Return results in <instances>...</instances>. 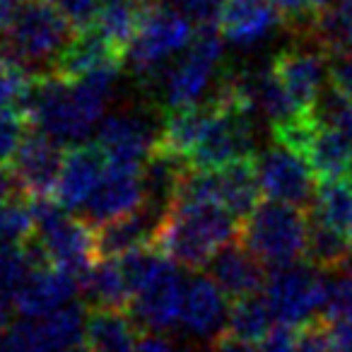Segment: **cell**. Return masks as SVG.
I'll list each match as a JSON object with an SVG mask.
<instances>
[{
	"label": "cell",
	"mask_w": 352,
	"mask_h": 352,
	"mask_svg": "<svg viewBox=\"0 0 352 352\" xmlns=\"http://www.w3.org/2000/svg\"><path fill=\"white\" fill-rule=\"evenodd\" d=\"M239 227L241 222L217 203L176 198L162 212L152 246L171 263L198 270L239 236Z\"/></svg>",
	"instance_id": "2"
},
{
	"label": "cell",
	"mask_w": 352,
	"mask_h": 352,
	"mask_svg": "<svg viewBox=\"0 0 352 352\" xmlns=\"http://www.w3.org/2000/svg\"><path fill=\"white\" fill-rule=\"evenodd\" d=\"M142 3H147V6H157L160 0H142Z\"/></svg>",
	"instance_id": "53"
},
{
	"label": "cell",
	"mask_w": 352,
	"mask_h": 352,
	"mask_svg": "<svg viewBox=\"0 0 352 352\" xmlns=\"http://www.w3.org/2000/svg\"><path fill=\"white\" fill-rule=\"evenodd\" d=\"M145 10L147 3L142 0H102L92 27L109 44L126 54L140 30Z\"/></svg>",
	"instance_id": "29"
},
{
	"label": "cell",
	"mask_w": 352,
	"mask_h": 352,
	"mask_svg": "<svg viewBox=\"0 0 352 352\" xmlns=\"http://www.w3.org/2000/svg\"><path fill=\"white\" fill-rule=\"evenodd\" d=\"M309 217L352 239V176L318 182Z\"/></svg>",
	"instance_id": "30"
},
{
	"label": "cell",
	"mask_w": 352,
	"mask_h": 352,
	"mask_svg": "<svg viewBox=\"0 0 352 352\" xmlns=\"http://www.w3.org/2000/svg\"><path fill=\"white\" fill-rule=\"evenodd\" d=\"M258 196L261 184L256 160H241L210 171L191 169L176 198L217 203L225 210H230L239 222H244L251 215V210L258 206Z\"/></svg>",
	"instance_id": "11"
},
{
	"label": "cell",
	"mask_w": 352,
	"mask_h": 352,
	"mask_svg": "<svg viewBox=\"0 0 352 352\" xmlns=\"http://www.w3.org/2000/svg\"><path fill=\"white\" fill-rule=\"evenodd\" d=\"M227 294L212 278H193L186 287L182 311V328L193 338H210L227 321Z\"/></svg>",
	"instance_id": "23"
},
{
	"label": "cell",
	"mask_w": 352,
	"mask_h": 352,
	"mask_svg": "<svg viewBox=\"0 0 352 352\" xmlns=\"http://www.w3.org/2000/svg\"><path fill=\"white\" fill-rule=\"evenodd\" d=\"M109 160L97 142H78L63 155L58 184H56V201L65 210H80L89 203L97 191L99 182L107 174Z\"/></svg>",
	"instance_id": "17"
},
{
	"label": "cell",
	"mask_w": 352,
	"mask_h": 352,
	"mask_svg": "<svg viewBox=\"0 0 352 352\" xmlns=\"http://www.w3.org/2000/svg\"><path fill=\"white\" fill-rule=\"evenodd\" d=\"M135 352H179L176 345L169 340V338H162V336H147L138 342Z\"/></svg>",
	"instance_id": "46"
},
{
	"label": "cell",
	"mask_w": 352,
	"mask_h": 352,
	"mask_svg": "<svg viewBox=\"0 0 352 352\" xmlns=\"http://www.w3.org/2000/svg\"><path fill=\"white\" fill-rule=\"evenodd\" d=\"M32 210L36 220L34 244L44 261L82 280L99 258L94 227L70 217L68 210L51 198H32Z\"/></svg>",
	"instance_id": "6"
},
{
	"label": "cell",
	"mask_w": 352,
	"mask_h": 352,
	"mask_svg": "<svg viewBox=\"0 0 352 352\" xmlns=\"http://www.w3.org/2000/svg\"><path fill=\"white\" fill-rule=\"evenodd\" d=\"M283 12L273 0H225L220 15V32L236 49H256L278 32Z\"/></svg>",
	"instance_id": "18"
},
{
	"label": "cell",
	"mask_w": 352,
	"mask_h": 352,
	"mask_svg": "<svg viewBox=\"0 0 352 352\" xmlns=\"http://www.w3.org/2000/svg\"><path fill=\"white\" fill-rule=\"evenodd\" d=\"M342 268H345V273H350V275H352V239H350V254H347L345 265H342Z\"/></svg>",
	"instance_id": "51"
},
{
	"label": "cell",
	"mask_w": 352,
	"mask_h": 352,
	"mask_svg": "<svg viewBox=\"0 0 352 352\" xmlns=\"http://www.w3.org/2000/svg\"><path fill=\"white\" fill-rule=\"evenodd\" d=\"M208 107L210 113L186 160L188 166L196 171H210L232 162L256 160V128L251 111L227 107L215 99H208Z\"/></svg>",
	"instance_id": "9"
},
{
	"label": "cell",
	"mask_w": 352,
	"mask_h": 352,
	"mask_svg": "<svg viewBox=\"0 0 352 352\" xmlns=\"http://www.w3.org/2000/svg\"><path fill=\"white\" fill-rule=\"evenodd\" d=\"M244 244H230L212 258L210 278L220 285V289L232 299L251 297L265 287V268Z\"/></svg>",
	"instance_id": "22"
},
{
	"label": "cell",
	"mask_w": 352,
	"mask_h": 352,
	"mask_svg": "<svg viewBox=\"0 0 352 352\" xmlns=\"http://www.w3.org/2000/svg\"><path fill=\"white\" fill-rule=\"evenodd\" d=\"M258 352H297V338L287 326H278L261 340Z\"/></svg>",
	"instance_id": "44"
},
{
	"label": "cell",
	"mask_w": 352,
	"mask_h": 352,
	"mask_svg": "<svg viewBox=\"0 0 352 352\" xmlns=\"http://www.w3.org/2000/svg\"><path fill=\"white\" fill-rule=\"evenodd\" d=\"M15 8H17V0H0V30L10 22Z\"/></svg>",
	"instance_id": "48"
},
{
	"label": "cell",
	"mask_w": 352,
	"mask_h": 352,
	"mask_svg": "<svg viewBox=\"0 0 352 352\" xmlns=\"http://www.w3.org/2000/svg\"><path fill=\"white\" fill-rule=\"evenodd\" d=\"M78 34L51 0H22L0 30V54L22 68H54L56 58Z\"/></svg>",
	"instance_id": "4"
},
{
	"label": "cell",
	"mask_w": 352,
	"mask_h": 352,
	"mask_svg": "<svg viewBox=\"0 0 352 352\" xmlns=\"http://www.w3.org/2000/svg\"><path fill=\"white\" fill-rule=\"evenodd\" d=\"M342 3H345V0H311V8H314L316 15H321V12L333 10V8L342 6Z\"/></svg>",
	"instance_id": "49"
},
{
	"label": "cell",
	"mask_w": 352,
	"mask_h": 352,
	"mask_svg": "<svg viewBox=\"0 0 352 352\" xmlns=\"http://www.w3.org/2000/svg\"><path fill=\"white\" fill-rule=\"evenodd\" d=\"M323 318L331 326H352V275L350 273L328 283Z\"/></svg>",
	"instance_id": "38"
},
{
	"label": "cell",
	"mask_w": 352,
	"mask_h": 352,
	"mask_svg": "<svg viewBox=\"0 0 352 352\" xmlns=\"http://www.w3.org/2000/svg\"><path fill=\"white\" fill-rule=\"evenodd\" d=\"M85 342L89 352H135L138 326L118 309H92Z\"/></svg>",
	"instance_id": "27"
},
{
	"label": "cell",
	"mask_w": 352,
	"mask_h": 352,
	"mask_svg": "<svg viewBox=\"0 0 352 352\" xmlns=\"http://www.w3.org/2000/svg\"><path fill=\"white\" fill-rule=\"evenodd\" d=\"M22 326L34 352H70L82 345L87 316L82 307L68 304L44 318H25Z\"/></svg>",
	"instance_id": "20"
},
{
	"label": "cell",
	"mask_w": 352,
	"mask_h": 352,
	"mask_svg": "<svg viewBox=\"0 0 352 352\" xmlns=\"http://www.w3.org/2000/svg\"><path fill=\"white\" fill-rule=\"evenodd\" d=\"M171 3L198 27H215L225 8V0H171Z\"/></svg>",
	"instance_id": "40"
},
{
	"label": "cell",
	"mask_w": 352,
	"mask_h": 352,
	"mask_svg": "<svg viewBox=\"0 0 352 352\" xmlns=\"http://www.w3.org/2000/svg\"><path fill=\"white\" fill-rule=\"evenodd\" d=\"M261 191L268 201H280L287 206L307 208L316 196V176L309 162L289 147L273 142L268 150L256 157Z\"/></svg>",
	"instance_id": "12"
},
{
	"label": "cell",
	"mask_w": 352,
	"mask_h": 352,
	"mask_svg": "<svg viewBox=\"0 0 352 352\" xmlns=\"http://www.w3.org/2000/svg\"><path fill=\"white\" fill-rule=\"evenodd\" d=\"M328 58L331 54L314 39H304V44L287 46L275 56V73L299 107V111H311L316 99L326 89L323 82H328Z\"/></svg>",
	"instance_id": "13"
},
{
	"label": "cell",
	"mask_w": 352,
	"mask_h": 352,
	"mask_svg": "<svg viewBox=\"0 0 352 352\" xmlns=\"http://www.w3.org/2000/svg\"><path fill=\"white\" fill-rule=\"evenodd\" d=\"M99 3L102 0H51V6L70 22L78 32L89 30L97 17Z\"/></svg>",
	"instance_id": "41"
},
{
	"label": "cell",
	"mask_w": 352,
	"mask_h": 352,
	"mask_svg": "<svg viewBox=\"0 0 352 352\" xmlns=\"http://www.w3.org/2000/svg\"><path fill=\"white\" fill-rule=\"evenodd\" d=\"M30 85L27 70L0 54V109H20Z\"/></svg>",
	"instance_id": "37"
},
{
	"label": "cell",
	"mask_w": 352,
	"mask_h": 352,
	"mask_svg": "<svg viewBox=\"0 0 352 352\" xmlns=\"http://www.w3.org/2000/svg\"><path fill=\"white\" fill-rule=\"evenodd\" d=\"M208 352H256V350L251 347V342L241 340V338L232 336V333H222V336L212 338Z\"/></svg>",
	"instance_id": "45"
},
{
	"label": "cell",
	"mask_w": 352,
	"mask_h": 352,
	"mask_svg": "<svg viewBox=\"0 0 352 352\" xmlns=\"http://www.w3.org/2000/svg\"><path fill=\"white\" fill-rule=\"evenodd\" d=\"M80 289L87 294L94 309H123L133 302V289L118 258H99L80 280Z\"/></svg>",
	"instance_id": "28"
},
{
	"label": "cell",
	"mask_w": 352,
	"mask_h": 352,
	"mask_svg": "<svg viewBox=\"0 0 352 352\" xmlns=\"http://www.w3.org/2000/svg\"><path fill=\"white\" fill-rule=\"evenodd\" d=\"M145 203L147 196L145 184H142V169L109 164L97 191L85 206V217L92 227L107 225L111 220L142 210Z\"/></svg>",
	"instance_id": "16"
},
{
	"label": "cell",
	"mask_w": 352,
	"mask_h": 352,
	"mask_svg": "<svg viewBox=\"0 0 352 352\" xmlns=\"http://www.w3.org/2000/svg\"><path fill=\"white\" fill-rule=\"evenodd\" d=\"M188 171H191V166L186 164V160H182L179 155H171L164 147L157 145L150 160L142 164V184H145L147 206L162 215L176 201Z\"/></svg>",
	"instance_id": "25"
},
{
	"label": "cell",
	"mask_w": 352,
	"mask_h": 352,
	"mask_svg": "<svg viewBox=\"0 0 352 352\" xmlns=\"http://www.w3.org/2000/svg\"><path fill=\"white\" fill-rule=\"evenodd\" d=\"M123 273L133 289L135 321L150 331H169L182 321L186 287L182 273L155 246L121 256Z\"/></svg>",
	"instance_id": "3"
},
{
	"label": "cell",
	"mask_w": 352,
	"mask_h": 352,
	"mask_svg": "<svg viewBox=\"0 0 352 352\" xmlns=\"http://www.w3.org/2000/svg\"><path fill=\"white\" fill-rule=\"evenodd\" d=\"M225 58V36L215 27H198L191 46L179 58L169 63V68L160 78V92L166 107L186 109L196 107L203 94L210 89L217 68Z\"/></svg>",
	"instance_id": "8"
},
{
	"label": "cell",
	"mask_w": 352,
	"mask_h": 352,
	"mask_svg": "<svg viewBox=\"0 0 352 352\" xmlns=\"http://www.w3.org/2000/svg\"><path fill=\"white\" fill-rule=\"evenodd\" d=\"M97 145L107 155L109 164L142 169L160 145V135L140 113L121 111L102 118L97 128Z\"/></svg>",
	"instance_id": "14"
},
{
	"label": "cell",
	"mask_w": 352,
	"mask_h": 352,
	"mask_svg": "<svg viewBox=\"0 0 352 352\" xmlns=\"http://www.w3.org/2000/svg\"><path fill=\"white\" fill-rule=\"evenodd\" d=\"M60 142L44 133H30L12 160V182L22 196L49 198L58 184L60 164H63Z\"/></svg>",
	"instance_id": "15"
},
{
	"label": "cell",
	"mask_w": 352,
	"mask_h": 352,
	"mask_svg": "<svg viewBox=\"0 0 352 352\" xmlns=\"http://www.w3.org/2000/svg\"><path fill=\"white\" fill-rule=\"evenodd\" d=\"M123 51H118L113 44H109L99 32L82 30L73 36L63 54L56 58L54 73L65 80H80L97 70L107 68H121L123 65Z\"/></svg>",
	"instance_id": "21"
},
{
	"label": "cell",
	"mask_w": 352,
	"mask_h": 352,
	"mask_svg": "<svg viewBox=\"0 0 352 352\" xmlns=\"http://www.w3.org/2000/svg\"><path fill=\"white\" fill-rule=\"evenodd\" d=\"M30 128V118L22 109H0V169L12 164Z\"/></svg>",
	"instance_id": "36"
},
{
	"label": "cell",
	"mask_w": 352,
	"mask_h": 352,
	"mask_svg": "<svg viewBox=\"0 0 352 352\" xmlns=\"http://www.w3.org/2000/svg\"><path fill=\"white\" fill-rule=\"evenodd\" d=\"M263 297L280 326L302 328L323 314L328 283L323 280V270L304 261L275 268L265 280Z\"/></svg>",
	"instance_id": "10"
},
{
	"label": "cell",
	"mask_w": 352,
	"mask_h": 352,
	"mask_svg": "<svg viewBox=\"0 0 352 352\" xmlns=\"http://www.w3.org/2000/svg\"><path fill=\"white\" fill-rule=\"evenodd\" d=\"M311 116L316 118L318 126L323 128H336V131L350 133L352 135V99L340 94L328 85L316 99L311 109Z\"/></svg>",
	"instance_id": "35"
},
{
	"label": "cell",
	"mask_w": 352,
	"mask_h": 352,
	"mask_svg": "<svg viewBox=\"0 0 352 352\" xmlns=\"http://www.w3.org/2000/svg\"><path fill=\"white\" fill-rule=\"evenodd\" d=\"M15 186V182H12V176H8L6 171L0 169V198H6L8 191Z\"/></svg>",
	"instance_id": "50"
},
{
	"label": "cell",
	"mask_w": 352,
	"mask_h": 352,
	"mask_svg": "<svg viewBox=\"0 0 352 352\" xmlns=\"http://www.w3.org/2000/svg\"><path fill=\"white\" fill-rule=\"evenodd\" d=\"M294 338H297V352H338L333 328L326 318H316L307 326L294 328Z\"/></svg>",
	"instance_id": "39"
},
{
	"label": "cell",
	"mask_w": 352,
	"mask_h": 352,
	"mask_svg": "<svg viewBox=\"0 0 352 352\" xmlns=\"http://www.w3.org/2000/svg\"><path fill=\"white\" fill-rule=\"evenodd\" d=\"M309 212L280 201H265L241 222L239 241L265 265L283 268L307 256Z\"/></svg>",
	"instance_id": "5"
},
{
	"label": "cell",
	"mask_w": 352,
	"mask_h": 352,
	"mask_svg": "<svg viewBox=\"0 0 352 352\" xmlns=\"http://www.w3.org/2000/svg\"><path fill=\"white\" fill-rule=\"evenodd\" d=\"M208 113H210L208 102L186 109H174L164 118V126L160 128V147H164L171 155H179L182 160H188V155H191V150L196 147L198 138L203 133Z\"/></svg>",
	"instance_id": "31"
},
{
	"label": "cell",
	"mask_w": 352,
	"mask_h": 352,
	"mask_svg": "<svg viewBox=\"0 0 352 352\" xmlns=\"http://www.w3.org/2000/svg\"><path fill=\"white\" fill-rule=\"evenodd\" d=\"M338 352H352V326H331Z\"/></svg>",
	"instance_id": "47"
},
{
	"label": "cell",
	"mask_w": 352,
	"mask_h": 352,
	"mask_svg": "<svg viewBox=\"0 0 352 352\" xmlns=\"http://www.w3.org/2000/svg\"><path fill=\"white\" fill-rule=\"evenodd\" d=\"M36 234L32 203L25 198H0V244H22Z\"/></svg>",
	"instance_id": "34"
},
{
	"label": "cell",
	"mask_w": 352,
	"mask_h": 352,
	"mask_svg": "<svg viewBox=\"0 0 352 352\" xmlns=\"http://www.w3.org/2000/svg\"><path fill=\"white\" fill-rule=\"evenodd\" d=\"M118 73V68H107L80 80L41 73L32 78L20 109L39 133L78 145L102 123L104 109L116 92Z\"/></svg>",
	"instance_id": "1"
},
{
	"label": "cell",
	"mask_w": 352,
	"mask_h": 352,
	"mask_svg": "<svg viewBox=\"0 0 352 352\" xmlns=\"http://www.w3.org/2000/svg\"><path fill=\"white\" fill-rule=\"evenodd\" d=\"M160 212L152 210L150 206L145 210H138L133 215L118 217L107 225L94 227V241H97V256L99 258H121L131 251L152 246Z\"/></svg>",
	"instance_id": "24"
},
{
	"label": "cell",
	"mask_w": 352,
	"mask_h": 352,
	"mask_svg": "<svg viewBox=\"0 0 352 352\" xmlns=\"http://www.w3.org/2000/svg\"><path fill=\"white\" fill-rule=\"evenodd\" d=\"M273 6L283 12L285 22H289L294 30H299L302 36L307 34L314 17H316V12L311 8V0H273Z\"/></svg>",
	"instance_id": "43"
},
{
	"label": "cell",
	"mask_w": 352,
	"mask_h": 352,
	"mask_svg": "<svg viewBox=\"0 0 352 352\" xmlns=\"http://www.w3.org/2000/svg\"><path fill=\"white\" fill-rule=\"evenodd\" d=\"M70 352H89V350H87V347L80 345V347H75V350H70Z\"/></svg>",
	"instance_id": "52"
},
{
	"label": "cell",
	"mask_w": 352,
	"mask_h": 352,
	"mask_svg": "<svg viewBox=\"0 0 352 352\" xmlns=\"http://www.w3.org/2000/svg\"><path fill=\"white\" fill-rule=\"evenodd\" d=\"M304 160L309 162L318 182L352 176V135L336 128L318 126L316 135L304 152Z\"/></svg>",
	"instance_id": "26"
},
{
	"label": "cell",
	"mask_w": 352,
	"mask_h": 352,
	"mask_svg": "<svg viewBox=\"0 0 352 352\" xmlns=\"http://www.w3.org/2000/svg\"><path fill=\"white\" fill-rule=\"evenodd\" d=\"M193 22L176 8L147 6L131 49L126 51L131 70L145 85L160 82L169 63L191 46Z\"/></svg>",
	"instance_id": "7"
},
{
	"label": "cell",
	"mask_w": 352,
	"mask_h": 352,
	"mask_svg": "<svg viewBox=\"0 0 352 352\" xmlns=\"http://www.w3.org/2000/svg\"><path fill=\"white\" fill-rule=\"evenodd\" d=\"M80 280L56 265H36L15 297V309L22 318H44L68 307L78 294Z\"/></svg>",
	"instance_id": "19"
},
{
	"label": "cell",
	"mask_w": 352,
	"mask_h": 352,
	"mask_svg": "<svg viewBox=\"0 0 352 352\" xmlns=\"http://www.w3.org/2000/svg\"><path fill=\"white\" fill-rule=\"evenodd\" d=\"M328 85L352 99V51L331 54V58H328Z\"/></svg>",
	"instance_id": "42"
},
{
	"label": "cell",
	"mask_w": 352,
	"mask_h": 352,
	"mask_svg": "<svg viewBox=\"0 0 352 352\" xmlns=\"http://www.w3.org/2000/svg\"><path fill=\"white\" fill-rule=\"evenodd\" d=\"M273 331V311L261 294L234 299L227 314V333L246 342H261Z\"/></svg>",
	"instance_id": "32"
},
{
	"label": "cell",
	"mask_w": 352,
	"mask_h": 352,
	"mask_svg": "<svg viewBox=\"0 0 352 352\" xmlns=\"http://www.w3.org/2000/svg\"><path fill=\"white\" fill-rule=\"evenodd\" d=\"M347 254H350V239L345 234L309 217V239L307 256H304L309 265L323 270V273H331V270L345 265Z\"/></svg>",
	"instance_id": "33"
}]
</instances>
